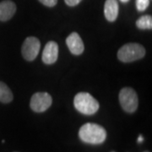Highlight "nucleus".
<instances>
[{"label":"nucleus","instance_id":"nucleus-1","mask_svg":"<svg viewBox=\"0 0 152 152\" xmlns=\"http://www.w3.org/2000/svg\"><path fill=\"white\" fill-rule=\"evenodd\" d=\"M79 136L82 141L91 145L102 144L107 139V131L97 124L87 123L81 126Z\"/></svg>","mask_w":152,"mask_h":152},{"label":"nucleus","instance_id":"nucleus-2","mask_svg":"<svg viewBox=\"0 0 152 152\" xmlns=\"http://www.w3.org/2000/svg\"><path fill=\"white\" fill-rule=\"evenodd\" d=\"M74 106L78 112L84 115H93L100 107L96 99L87 92H80L74 98Z\"/></svg>","mask_w":152,"mask_h":152},{"label":"nucleus","instance_id":"nucleus-3","mask_svg":"<svg viewBox=\"0 0 152 152\" xmlns=\"http://www.w3.org/2000/svg\"><path fill=\"white\" fill-rule=\"evenodd\" d=\"M145 55V49L139 43L130 42L124 45L118 52V58L123 63H131L141 59Z\"/></svg>","mask_w":152,"mask_h":152},{"label":"nucleus","instance_id":"nucleus-4","mask_svg":"<svg viewBox=\"0 0 152 152\" xmlns=\"http://www.w3.org/2000/svg\"><path fill=\"white\" fill-rule=\"evenodd\" d=\"M119 102L126 113H134L139 105L138 96L135 91L130 87H124L119 92Z\"/></svg>","mask_w":152,"mask_h":152},{"label":"nucleus","instance_id":"nucleus-5","mask_svg":"<svg viewBox=\"0 0 152 152\" xmlns=\"http://www.w3.org/2000/svg\"><path fill=\"white\" fill-rule=\"evenodd\" d=\"M53 98L47 92L35 93L31 96L30 106L32 111L36 113H43L51 107Z\"/></svg>","mask_w":152,"mask_h":152},{"label":"nucleus","instance_id":"nucleus-6","mask_svg":"<svg viewBox=\"0 0 152 152\" xmlns=\"http://www.w3.org/2000/svg\"><path fill=\"white\" fill-rule=\"evenodd\" d=\"M41 42L35 37H29L23 42L21 53L24 58L27 61H33L40 52Z\"/></svg>","mask_w":152,"mask_h":152},{"label":"nucleus","instance_id":"nucleus-7","mask_svg":"<svg viewBox=\"0 0 152 152\" xmlns=\"http://www.w3.org/2000/svg\"><path fill=\"white\" fill-rule=\"evenodd\" d=\"M58 58V45L55 42H48L42 52V61L46 64H53Z\"/></svg>","mask_w":152,"mask_h":152},{"label":"nucleus","instance_id":"nucleus-8","mask_svg":"<svg viewBox=\"0 0 152 152\" xmlns=\"http://www.w3.org/2000/svg\"><path fill=\"white\" fill-rule=\"evenodd\" d=\"M66 44L71 52V53L74 55H80L83 53L85 46L83 43L80 36L77 32L71 33L70 35L66 38Z\"/></svg>","mask_w":152,"mask_h":152},{"label":"nucleus","instance_id":"nucleus-9","mask_svg":"<svg viewBox=\"0 0 152 152\" xmlns=\"http://www.w3.org/2000/svg\"><path fill=\"white\" fill-rule=\"evenodd\" d=\"M16 11V5L10 0H4L0 3V20L7 21L10 20Z\"/></svg>","mask_w":152,"mask_h":152},{"label":"nucleus","instance_id":"nucleus-10","mask_svg":"<svg viewBox=\"0 0 152 152\" xmlns=\"http://www.w3.org/2000/svg\"><path fill=\"white\" fill-rule=\"evenodd\" d=\"M119 11V6L117 0H106L104 5V15L109 22L117 20Z\"/></svg>","mask_w":152,"mask_h":152},{"label":"nucleus","instance_id":"nucleus-11","mask_svg":"<svg viewBox=\"0 0 152 152\" xmlns=\"http://www.w3.org/2000/svg\"><path fill=\"white\" fill-rule=\"evenodd\" d=\"M13 93L5 83L0 81V102L3 103H10L13 100Z\"/></svg>","mask_w":152,"mask_h":152},{"label":"nucleus","instance_id":"nucleus-12","mask_svg":"<svg viewBox=\"0 0 152 152\" xmlns=\"http://www.w3.org/2000/svg\"><path fill=\"white\" fill-rule=\"evenodd\" d=\"M136 26L141 30H151L152 17L151 15H143L136 21Z\"/></svg>","mask_w":152,"mask_h":152},{"label":"nucleus","instance_id":"nucleus-13","mask_svg":"<svg viewBox=\"0 0 152 152\" xmlns=\"http://www.w3.org/2000/svg\"><path fill=\"white\" fill-rule=\"evenodd\" d=\"M149 4H150V0H136V8L140 12L145 10Z\"/></svg>","mask_w":152,"mask_h":152},{"label":"nucleus","instance_id":"nucleus-14","mask_svg":"<svg viewBox=\"0 0 152 152\" xmlns=\"http://www.w3.org/2000/svg\"><path fill=\"white\" fill-rule=\"evenodd\" d=\"M38 1L47 7H54L58 3V0H38Z\"/></svg>","mask_w":152,"mask_h":152},{"label":"nucleus","instance_id":"nucleus-15","mask_svg":"<svg viewBox=\"0 0 152 152\" xmlns=\"http://www.w3.org/2000/svg\"><path fill=\"white\" fill-rule=\"evenodd\" d=\"M65 4L67 5L70 6V7H74V6L78 5L82 0H64Z\"/></svg>","mask_w":152,"mask_h":152},{"label":"nucleus","instance_id":"nucleus-16","mask_svg":"<svg viewBox=\"0 0 152 152\" xmlns=\"http://www.w3.org/2000/svg\"><path fill=\"white\" fill-rule=\"evenodd\" d=\"M138 143H142V142L144 141V138H143V136L140 135L139 136V138H138Z\"/></svg>","mask_w":152,"mask_h":152},{"label":"nucleus","instance_id":"nucleus-17","mask_svg":"<svg viewBox=\"0 0 152 152\" xmlns=\"http://www.w3.org/2000/svg\"><path fill=\"white\" fill-rule=\"evenodd\" d=\"M120 1H121L122 3H127V2H129V0H120Z\"/></svg>","mask_w":152,"mask_h":152},{"label":"nucleus","instance_id":"nucleus-18","mask_svg":"<svg viewBox=\"0 0 152 152\" xmlns=\"http://www.w3.org/2000/svg\"><path fill=\"white\" fill-rule=\"evenodd\" d=\"M145 152H149V151H145Z\"/></svg>","mask_w":152,"mask_h":152},{"label":"nucleus","instance_id":"nucleus-19","mask_svg":"<svg viewBox=\"0 0 152 152\" xmlns=\"http://www.w3.org/2000/svg\"><path fill=\"white\" fill-rule=\"evenodd\" d=\"M112 152H115V151H112Z\"/></svg>","mask_w":152,"mask_h":152}]
</instances>
